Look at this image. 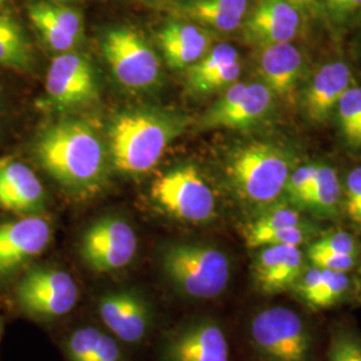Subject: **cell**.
I'll return each instance as SVG.
<instances>
[{
  "instance_id": "ffe728a7",
  "label": "cell",
  "mask_w": 361,
  "mask_h": 361,
  "mask_svg": "<svg viewBox=\"0 0 361 361\" xmlns=\"http://www.w3.org/2000/svg\"><path fill=\"white\" fill-rule=\"evenodd\" d=\"M173 13L212 32H232L243 26L249 0H176Z\"/></svg>"
},
{
  "instance_id": "83f0119b",
  "label": "cell",
  "mask_w": 361,
  "mask_h": 361,
  "mask_svg": "<svg viewBox=\"0 0 361 361\" xmlns=\"http://www.w3.org/2000/svg\"><path fill=\"white\" fill-rule=\"evenodd\" d=\"M307 224L302 219L300 210L288 205H273L258 214L256 219L250 221L244 229V238L257 235L261 233L271 232L276 229H283L289 226H297Z\"/></svg>"
},
{
  "instance_id": "2e32d148",
  "label": "cell",
  "mask_w": 361,
  "mask_h": 361,
  "mask_svg": "<svg viewBox=\"0 0 361 361\" xmlns=\"http://www.w3.org/2000/svg\"><path fill=\"white\" fill-rule=\"evenodd\" d=\"M0 210L15 216H42L46 192L34 170L13 158H0Z\"/></svg>"
},
{
  "instance_id": "6da1fadb",
  "label": "cell",
  "mask_w": 361,
  "mask_h": 361,
  "mask_svg": "<svg viewBox=\"0 0 361 361\" xmlns=\"http://www.w3.org/2000/svg\"><path fill=\"white\" fill-rule=\"evenodd\" d=\"M32 153L51 178L74 193H92L104 183L106 146L82 119L67 118L46 126L32 143Z\"/></svg>"
},
{
  "instance_id": "f546056e",
  "label": "cell",
  "mask_w": 361,
  "mask_h": 361,
  "mask_svg": "<svg viewBox=\"0 0 361 361\" xmlns=\"http://www.w3.org/2000/svg\"><path fill=\"white\" fill-rule=\"evenodd\" d=\"M313 237V229L310 224L276 229L271 232L261 233L257 235L246 238V245L252 249H258L268 245L301 246L310 241Z\"/></svg>"
},
{
  "instance_id": "d4e9b609",
  "label": "cell",
  "mask_w": 361,
  "mask_h": 361,
  "mask_svg": "<svg viewBox=\"0 0 361 361\" xmlns=\"http://www.w3.org/2000/svg\"><path fill=\"white\" fill-rule=\"evenodd\" d=\"M341 201V186L335 169L317 166L307 207L320 217H334Z\"/></svg>"
},
{
  "instance_id": "e0dca14e",
  "label": "cell",
  "mask_w": 361,
  "mask_h": 361,
  "mask_svg": "<svg viewBox=\"0 0 361 361\" xmlns=\"http://www.w3.org/2000/svg\"><path fill=\"white\" fill-rule=\"evenodd\" d=\"M302 15L289 0H257L243 28L246 38L259 47L289 43L301 27Z\"/></svg>"
},
{
  "instance_id": "ee69618b",
  "label": "cell",
  "mask_w": 361,
  "mask_h": 361,
  "mask_svg": "<svg viewBox=\"0 0 361 361\" xmlns=\"http://www.w3.org/2000/svg\"><path fill=\"white\" fill-rule=\"evenodd\" d=\"M3 1H4V0H0V4H1V3H3Z\"/></svg>"
},
{
  "instance_id": "836d02e7",
  "label": "cell",
  "mask_w": 361,
  "mask_h": 361,
  "mask_svg": "<svg viewBox=\"0 0 361 361\" xmlns=\"http://www.w3.org/2000/svg\"><path fill=\"white\" fill-rule=\"evenodd\" d=\"M240 74H241V65H240V61H237L232 65L226 66L225 68H222L214 75L205 79L202 83H200L194 89V91L198 94H207V92L222 89V87L232 86L233 83H235V80L240 77Z\"/></svg>"
},
{
  "instance_id": "603a6c76",
  "label": "cell",
  "mask_w": 361,
  "mask_h": 361,
  "mask_svg": "<svg viewBox=\"0 0 361 361\" xmlns=\"http://www.w3.org/2000/svg\"><path fill=\"white\" fill-rule=\"evenodd\" d=\"M35 51L23 25L10 13L0 11V67L31 73Z\"/></svg>"
},
{
  "instance_id": "7a4b0ae2",
  "label": "cell",
  "mask_w": 361,
  "mask_h": 361,
  "mask_svg": "<svg viewBox=\"0 0 361 361\" xmlns=\"http://www.w3.org/2000/svg\"><path fill=\"white\" fill-rule=\"evenodd\" d=\"M186 123V116L157 109H133L116 114L107 133L116 170L126 174L147 173L180 137Z\"/></svg>"
},
{
  "instance_id": "60d3db41",
  "label": "cell",
  "mask_w": 361,
  "mask_h": 361,
  "mask_svg": "<svg viewBox=\"0 0 361 361\" xmlns=\"http://www.w3.org/2000/svg\"><path fill=\"white\" fill-rule=\"evenodd\" d=\"M141 1H146V3H161V1H165V0H141Z\"/></svg>"
},
{
  "instance_id": "ab89813d",
  "label": "cell",
  "mask_w": 361,
  "mask_h": 361,
  "mask_svg": "<svg viewBox=\"0 0 361 361\" xmlns=\"http://www.w3.org/2000/svg\"><path fill=\"white\" fill-rule=\"evenodd\" d=\"M4 104H6V95H4V89L0 86V122L4 114Z\"/></svg>"
},
{
  "instance_id": "f1b7e54d",
  "label": "cell",
  "mask_w": 361,
  "mask_h": 361,
  "mask_svg": "<svg viewBox=\"0 0 361 361\" xmlns=\"http://www.w3.org/2000/svg\"><path fill=\"white\" fill-rule=\"evenodd\" d=\"M326 361H361V335L353 326L338 324L332 331Z\"/></svg>"
},
{
  "instance_id": "4fadbf2b",
  "label": "cell",
  "mask_w": 361,
  "mask_h": 361,
  "mask_svg": "<svg viewBox=\"0 0 361 361\" xmlns=\"http://www.w3.org/2000/svg\"><path fill=\"white\" fill-rule=\"evenodd\" d=\"M162 361H231L229 341L216 320L197 319L169 336Z\"/></svg>"
},
{
  "instance_id": "5bb4252c",
  "label": "cell",
  "mask_w": 361,
  "mask_h": 361,
  "mask_svg": "<svg viewBox=\"0 0 361 361\" xmlns=\"http://www.w3.org/2000/svg\"><path fill=\"white\" fill-rule=\"evenodd\" d=\"M271 104V91L264 83H233L202 121L209 129H244L265 116Z\"/></svg>"
},
{
  "instance_id": "30bf717a",
  "label": "cell",
  "mask_w": 361,
  "mask_h": 361,
  "mask_svg": "<svg viewBox=\"0 0 361 361\" xmlns=\"http://www.w3.org/2000/svg\"><path fill=\"white\" fill-rule=\"evenodd\" d=\"M52 228L42 216H23L0 222V284L16 280L50 245Z\"/></svg>"
},
{
  "instance_id": "d590c367",
  "label": "cell",
  "mask_w": 361,
  "mask_h": 361,
  "mask_svg": "<svg viewBox=\"0 0 361 361\" xmlns=\"http://www.w3.org/2000/svg\"><path fill=\"white\" fill-rule=\"evenodd\" d=\"M361 201V168L355 169L350 171L347 177L345 182V189H344V210L349 216Z\"/></svg>"
},
{
  "instance_id": "277c9868",
  "label": "cell",
  "mask_w": 361,
  "mask_h": 361,
  "mask_svg": "<svg viewBox=\"0 0 361 361\" xmlns=\"http://www.w3.org/2000/svg\"><path fill=\"white\" fill-rule=\"evenodd\" d=\"M290 173L289 157L271 143L253 142L240 147L228 164L234 190L255 205L274 204L284 192Z\"/></svg>"
},
{
  "instance_id": "7402d4cb",
  "label": "cell",
  "mask_w": 361,
  "mask_h": 361,
  "mask_svg": "<svg viewBox=\"0 0 361 361\" xmlns=\"http://www.w3.org/2000/svg\"><path fill=\"white\" fill-rule=\"evenodd\" d=\"M350 85L349 67L341 62L324 66L313 77L305 95V110L308 116L323 122L335 110L343 94Z\"/></svg>"
},
{
  "instance_id": "f35d334b",
  "label": "cell",
  "mask_w": 361,
  "mask_h": 361,
  "mask_svg": "<svg viewBox=\"0 0 361 361\" xmlns=\"http://www.w3.org/2000/svg\"><path fill=\"white\" fill-rule=\"evenodd\" d=\"M348 219H350L355 225H357V226H360L361 228V201L360 204L357 205V207L353 210V213L349 214Z\"/></svg>"
},
{
  "instance_id": "52a82bcc",
  "label": "cell",
  "mask_w": 361,
  "mask_h": 361,
  "mask_svg": "<svg viewBox=\"0 0 361 361\" xmlns=\"http://www.w3.org/2000/svg\"><path fill=\"white\" fill-rule=\"evenodd\" d=\"M102 51L116 80L133 90L154 86L161 75L158 55L140 31L129 26L106 30Z\"/></svg>"
},
{
  "instance_id": "7bdbcfd3",
  "label": "cell",
  "mask_w": 361,
  "mask_h": 361,
  "mask_svg": "<svg viewBox=\"0 0 361 361\" xmlns=\"http://www.w3.org/2000/svg\"><path fill=\"white\" fill-rule=\"evenodd\" d=\"M325 1V6H328L331 1H334V0H324Z\"/></svg>"
},
{
  "instance_id": "44dd1931",
  "label": "cell",
  "mask_w": 361,
  "mask_h": 361,
  "mask_svg": "<svg viewBox=\"0 0 361 361\" xmlns=\"http://www.w3.org/2000/svg\"><path fill=\"white\" fill-rule=\"evenodd\" d=\"M258 71L264 85L281 97L289 95L302 70V55L296 46L276 43L259 47Z\"/></svg>"
},
{
  "instance_id": "d6986e66",
  "label": "cell",
  "mask_w": 361,
  "mask_h": 361,
  "mask_svg": "<svg viewBox=\"0 0 361 361\" xmlns=\"http://www.w3.org/2000/svg\"><path fill=\"white\" fill-rule=\"evenodd\" d=\"M352 286L349 273L308 265L289 293L310 310H331L349 296Z\"/></svg>"
},
{
  "instance_id": "5b68a950",
  "label": "cell",
  "mask_w": 361,
  "mask_h": 361,
  "mask_svg": "<svg viewBox=\"0 0 361 361\" xmlns=\"http://www.w3.org/2000/svg\"><path fill=\"white\" fill-rule=\"evenodd\" d=\"M247 335L261 361H313V332L305 319L289 307L258 310L249 320Z\"/></svg>"
},
{
  "instance_id": "8fae6325",
  "label": "cell",
  "mask_w": 361,
  "mask_h": 361,
  "mask_svg": "<svg viewBox=\"0 0 361 361\" xmlns=\"http://www.w3.org/2000/svg\"><path fill=\"white\" fill-rule=\"evenodd\" d=\"M98 79L90 61L77 52H62L52 59L46 74V104L73 109L97 101Z\"/></svg>"
},
{
  "instance_id": "9c48e42d",
  "label": "cell",
  "mask_w": 361,
  "mask_h": 361,
  "mask_svg": "<svg viewBox=\"0 0 361 361\" xmlns=\"http://www.w3.org/2000/svg\"><path fill=\"white\" fill-rule=\"evenodd\" d=\"M138 252L134 228L122 217L106 216L83 232L79 255L95 273H111L129 267Z\"/></svg>"
},
{
  "instance_id": "3957f363",
  "label": "cell",
  "mask_w": 361,
  "mask_h": 361,
  "mask_svg": "<svg viewBox=\"0 0 361 361\" xmlns=\"http://www.w3.org/2000/svg\"><path fill=\"white\" fill-rule=\"evenodd\" d=\"M161 269L171 288L190 300L221 296L232 279V262L216 246L202 243H176L161 253Z\"/></svg>"
},
{
  "instance_id": "4316f807",
  "label": "cell",
  "mask_w": 361,
  "mask_h": 361,
  "mask_svg": "<svg viewBox=\"0 0 361 361\" xmlns=\"http://www.w3.org/2000/svg\"><path fill=\"white\" fill-rule=\"evenodd\" d=\"M336 107L345 141L349 146L361 149V87H349Z\"/></svg>"
},
{
  "instance_id": "cb8c5ba5",
  "label": "cell",
  "mask_w": 361,
  "mask_h": 361,
  "mask_svg": "<svg viewBox=\"0 0 361 361\" xmlns=\"http://www.w3.org/2000/svg\"><path fill=\"white\" fill-rule=\"evenodd\" d=\"M26 11L31 25L35 27L40 38L54 51L61 54L73 51L79 44V42L68 35L52 18L47 0H32L27 3Z\"/></svg>"
},
{
  "instance_id": "b9f144b4",
  "label": "cell",
  "mask_w": 361,
  "mask_h": 361,
  "mask_svg": "<svg viewBox=\"0 0 361 361\" xmlns=\"http://www.w3.org/2000/svg\"><path fill=\"white\" fill-rule=\"evenodd\" d=\"M1 331H3V323H1V317H0V338H1Z\"/></svg>"
},
{
  "instance_id": "9a60e30c",
  "label": "cell",
  "mask_w": 361,
  "mask_h": 361,
  "mask_svg": "<svg viewBox=\"0 0 361 361\" xmlns=\"http://www.w3.org/2000/svg\"><path fill=\"white\" fill-rule=\"evenodd\" d=\"M307 267V256L300 246L258 247L250 268L253 285L265 296L289 293Z\"/></svg>"
},
{
  "instance_id": "8d00e7d4",
  "label": "cell",
  "mask_w": 361,
  "mask_h": 361,
  "mask_svg": "<svg viewBox=\"0 0 361 361\" xmlns=\"http://www.w3.org/2000/svg\"><path fill=\"white\" fill-rule=\"evenodd\" d=\"M326 7L337 16H344L361 8V0H334Z\"/></svg>"
},
{
  "instance_id": "8992f818",
  "label": "cell",
  "mask_w": 361,
  "mask_h": 361,
  "mask_svg": "<svg viewBox=\"0 0 361 361\" xmlns=\"http://www.w3.org/2000/svg\"><path fill=\"white\" fill-rule=\"evenodd\" d=\"M13 301L25 316L38 322H52L68 314L79 300L74 277L49 265L28 267L13 285Z\"/></svg>"
},
{
  "instance_id": "484cf974",
  "label": "cell",
  "mask_w": 361,
  "mask_h": 361,
  "mask_svg": "<svg viewBox=\"0 0 361 361\" xmlns=\"http://www.w3.org/2000/svg\"><path fill=\"white\" fill-rule=\"evenodd\" d=\"M237 61H240V56L232 44L219 43L212 46V49L197 63L188 68V82L194 90L205 79Z\"/></svg>"
},
{
  "instance_id": "d6a6232c",
  "label": "cell",
  "mask_w": 361,
  "mask_h": 361,
  "mask_svg": "<svg viewBox=\"0 0 361 361\" xmlns=\"http://www.w3.org/2000/svg\"><path fill=\"white\" fill-rule=\"evenodd\" d=\"M356 256L349 255H338V253H328V252H317L310 250L307 252V261L310 265L326 269V271H353L357 265Z\"/></svg>"
},
{
  "instance_id": "4dcf8cb0",
  "label": "cell",
  "mask_w": 361,
  "mask_h": 361,
  "mask_svg": "<svg viewBox=\"0 0 361 361\" xmlns=\"http://www.w3.org/2000/svg\"><path fill=\"white\" fill-rule=\"evenodd\" d=\"M317 165H305L290 173L285 190L290 201L298 207H307Z\"/></svg>"
},
{
  "instance_id": "74e56055",
  "label": "cell",
  "mask_w": 361,
  "mask_h": 361,
  "mask_svg": "<svg viewBox=\"0 0 361 361\" xmlns=\"http://www.w3.org/2000/svg\"><path fill=\"white\" fill-rule=\"evenodd\" d=\"M292 4H295L297 8L307 15V13H317L319 11V0H289Z\"/></svg>"
},
{
  "instance_id": "e575fe53",
  "label": "cell",
  "mask_w": 361,
  "mask_h": 361,
  "mask_svg": "<svg viewBox=\"0 0 361 361\" xmlns=\"http://www.w3.org/2000/svg\"><path fill=\"white\" fill-rule=\"evenodd\" d=\"M92 361H126L118 338L111 334L99 331L92 352Z\"/></svg>"
},
{
  "instance_id": "ba28073f",
  "label": "cell",
  "mask_w": 361,
  "mask_h": 361,
  "mask_svg": "<svg viewBox=\"0 0 361 361\" xmlns=\"http://www.w3.org/2000/svg\"><path fill=\"white\" fill-rule=\"evenodd\" d=\"M152 200L173 219L207 222L216 214V197L200 171L192 165L173 169L152 183Z\"/></svg>"
},
{
  "instance_id": "ac0fdd59",
  "label": "cell",
  "mask_w": 361,
  "mask_h": 361,
  "mask_svg": "<svg viewBox=\"0 0 361 361\" xmlns=\"http://www.w3.org/2000/svg\"><path fill=\"white\" fill-rule=\"evenodd\" d=\"M157 37L168 65L176 70L197 63L213 44L212 31L180 18L168 20Z\"/></svg>"
},
{
  "instance_id": "1f68e13d",
  "label": "cell",
  "mask_w": 361,
  "mask_h": 361,
  "mask_svg": "<svg viewBox=\"0 0 361 361\" xmlns=\"http://www.w3.org/2000/svg\"><path fill=\"white\" fill-rule=\"evenodd\" d=\"M308 249L317 252L349 255L356 257H359L360 255V244L357 243V240L352 234L343 231L325 234L313 241Z\"/></svg>"
},
{
  "instance_id": "7c38bea8",
  "label": "cell",
  "mask_w": 361,
  "mask_h": 361,
  "mask_svg": "<svg viewBox=\"0 0 361 361\" xmlns=\"http://www.w3.org/2000/svg\"><path fill=\"white\" fill-rule=\"evenodd\" d=\"M97 310L109 334L126 344H140L153 326V310L141 292L113 289L98 298Z\"/></svg>"
}]
</instances>
